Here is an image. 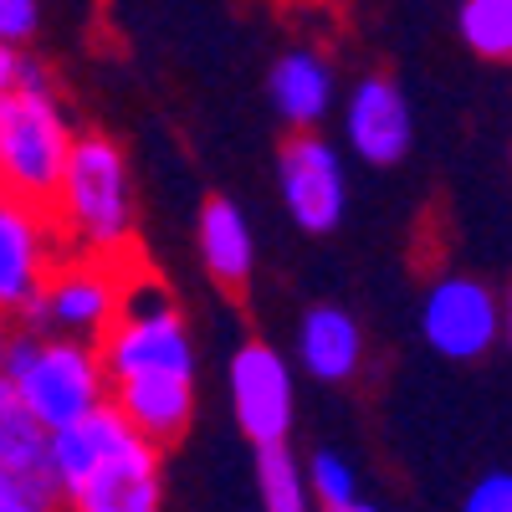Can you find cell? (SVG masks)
<instances>
[{
    "label": "cell",
    "instance_id": "cell-6",
    "mask_svg": "<svg viewBox=\"0 0 512 512\" xmlns=\"http://www.w3.org/2000/svg\"><path fill=\"white\" fill-rule=\"evenodd\" d=\"M226 390H231L236 425L251 446H282L292 436V415H297L292 364L272 344H262V338L241 344L226 369Z\"/></svg>",
    "mask_w": 512,
    "mask_h": 512
},
{
    "label": "cell",
    "instance_id": "cell-19",
    "mask_svg": "<svg viewBox=\"0 0 512 512\" xmlns=\"http://www.w3.org/2000/svg\"><path fill=\"white\" fill-rule=\"evenodd\" d=\"M308 487H313V497H318L323 512L359 502V472L349 466V456H338V451H328V446H318V451L308 456Z\"/></svg>",
    "mask_w": 512,
    "mask_h": 512
},
{
    "label": "cell",
    "instance_id": "cell-13",
    "mask_svg": "<svg viewBox=\"0 0 512 512\" xmlns=\"http://www.w3.org/2000/svg\"><path fill=\"white\" fill-rule=\"evenodd\" d=\"M195 251H200V267L210 282L226 292H241L256 267V236H251L246 210L226 195H210L195 216Z\"/></svg>",
    "mask_w": 512,
    "mask_h": 512
},
{
    "label": "cell",
    "instance_id": "cell-4",
    "mask_svg": "<svg viewBox=\"0 0 512 512\" xmlns=\"http://www.w3.org/2000/svg\"><path fill=\"white\" fill-rule=\"evenodd\" d=\"M420 333L441 359H482L507 333V297L477 277H436L420 303Z\"/></svg>",
    "mask_w": 512,
    "mask_h": 512
},
{
    "label": "cell",
    "instance_id": "cell-2",
    "mask_svg": "<svg viewBox=\"0 0 512 512\" xmlns=\"http://www.w3.org/2000/svg\"><path fill=\"white\" fill-rule=\"evenodd\" d=\"M52 221L72 251L113 256V262L134 251V175L108 134H77L67 180L52 200Z\"/></svg>",
    "mask_w": 512,
    "mask_h": 512
},
{
    "label": "cell",
    "instance_id": "cell-18",
    "mask_svg": "<svg viewBox=\"0 0 512 512\" xmlns=\"http://www.w3.org/2000/svg\"><path fill=\"white\" fill-rule=\"evenodd\" d=\"M456 26L482 62H512V0H461Z\"/></svg>",
    "mask_w": 512,
    "mask_h": 512
},
{
    "label": "cell",
    "instance_id": "cell-9",
    "mask_svg": "<svg viewBox=\"0 0 512 512\" xmlns=\"http://www.w3.org/2000/svg\"><path fill=\"white\" fill-rule=\"evenodd\" d=\"M164 507V446L134 436L67 497V512H159Z\"/></svg>",
    "mask_w": 512,
    "mask_h": 512
},
{
    "label": "cell",
    "instance_id": "cell-1",
    "mask_svg": "<svg viewBox=\"0 0 512 512\" xmlns=\"http://www.w3.org/2000/svg\"><path fill=\"white\" fill-rule=\"evenodd\" d=\"M0 384L16 390L47 431H62L77 415L113 400L103 338H82V333L16 328L6 338V354H0Z\"/></svg>",
    "mask_w": 512,
    "mask_h": 512
},
{
    "label": "cell",
    "instance_id": "cell-20",
    "mask_svg": "<svg viewBox=\"0 0 512 512\" xmlns=\"http://www.w3.org/2000/svg\"><path fill=\"white\" fill-rule=\"evenodd\" d=\"M11 88H52V72L36 57H26L21 47H11V41H0V93Z\"/></svg>",
    "mask_w": 512,
    "mask_h": 512
},
{
    "label": "cell",
    "instance_id": "cell-17",
    "mask_svg": "<svg viewBox=\"0 0 512 512\" xmlns=\"http://www.w3.org/2000/svg\"><path fill=\"white\" fill-rule=\"evenodd\" d=\"M256 492L262 512H313V487H308V461H297L292 446H256Z\"/></svg>",
    "mask_w": 512,
    "mask_h": 512
},
{
    "label": "cell",
    "instance_id": "cell-26",
    "mask_svg": "<svg viewBox=\"0 0 512 512\" xmlns=\"http://www.w3.org/2000/svg\"><path fill=\"white\" fill-rule=\"evenodd\" d=\"M507 297H512V287H507Z\"/></svg>",
    "mask_w": 512,
    "mask_h": 512
},
{
    "label": "cell",
    "instance_id": "cell-10",
    "mask_svg": "<svg viewBox=\"0 0 512 512\" xmlns=\"http://www.w3.org/2000/svg\"><path fill=\"white\" fill-rule=\"evenodd\" d=\"M344 139L349 149L384 169V164H400L410 154V139H415V123H410V103L400 93L395 77L384 72H369L354 82V93L344 103Z\"/></svg>",
    "mask_w": 512,
    "mask_h": 512
},
{
    "label": "cell",
    "instance_id": "cell-3",
    "mask_svg": "<svg viewBox=\"0 0 512 512\" xmlns=\"http://www.w3.org/2000/svg\"><path fill=\"white\" fill-rule=\"evenodd\" d=\"M77 134L72 118L57 103V88H11L0 93V180L6 195L52 210Z\"/></svg>",
    "mask_w": 512,
    "mask_h": 512
},
{
    "label": "cell",
    "instance_id": "cell-12",
    "mask_svg": "<svg viewBox=\"0 0 512 512\" xmlns=\"http://www.w3.org/2000/svg\"><path fill=\"white\" fill-rule=\"evenodd\" d=\"M113 405L134 420V431L175 446L195 420V374H139L113 384Z\"/></svg>",
    "mask_w": 512,
    "mask_h": 512
},
{
    "label": "cell",
    "instance_id": "cell-8",
    "mask_svg": "<svg viewBox=\"0 0 512 512\" xmlns=\"http://www.w3.org/2000/svg\"><path fill=\"white\" fill-rule=\"evenodd\" d=\"M123 282H128V272H118L113 256L77 251V256H67V262H57V272H52V282H47L57 333L103 338V333L118 323Z\"/></svg>",
    "mask_w": 512,
    "mask_h": 512
},
{
    "label": "cell",
    "instance_id": "cell-22",
    "mask_svg": "<svg viewBox=\"0 0 512 512\" xmlns=\"http://www.w3.org/2000/svg\"><path fill=\"white\" fill-rule=\"evenodd\" d=\"M36 26H41V0H0V41L21 47L36 36Z\"/></svg>",
    "mask_w": 512,
    "mask_h": 512
},
{
    "label": "cell",
    "instance_id": "cell-21",
    "mask_svg": "<svg viewBox=\"0 0 512 512\" xmlns=\"http://www.w3.org/2000/svg\"><path fill=\"white\" fill-rule=\"evenodd\" d=\"M461 512H512V472H487L461 497Z\"/></svg>",
    "mask_w": 512,
    "mask_h": 512
},
{
    "label": "cell",
    "instance_id": "cell-23",
    "mask_svg": "<svg viewBox=\"0 0 512 512\" xmlns=\"http://www.w3.org/2000/svg\"><path fill=\"white\" fill-rule=\"evenodd\" d=\"M0 512H67V497L31 492L21 482H0Z\"/></svg>",
    "mask_w": 512,
    "mask_h": 512
},
{
    "label": "cell",
    "instance_id": "cell-16",
    "mask_svg": "<svg viewBox=\"0 0 512 512\" xmlns=\"http://www.w3.org/2000/svg\"><path fill=\"white\" fill-rule=\"evenodd\" d=\"M267 98L287 128H318L333 108V67L318 52H287L267 72Z\"/></svg>",
    "mask_w": 512,
    "mask_h": 512
},
{
    "label": "cell",
    "instance_id": "cell-15",
    "mask_svg": "<svg viewBox=\"0 0 512 512\" xmlns=\"http://www.w3.org/2000/svg\"><path fill=\"white\" fill-rule=\"evenodd\" d=\"M0 482H21L31 492H57V482H52V431L26 410V400L16 390H6V384H0Z\"/></svg>",
    "mask_w": 512,
    "mask_h": 512
},
{
    "label": "cell",
    "instance_id": "cell-5",
    "mask_svg": "<svg viewBox=\"0 0 512 512\" xmlns=\"http://www.w3.org/2000/svg\"><path fill=\"white\" fill-rule=\"evenodd\" d=\"M277 185H282L287 216L308 236H328L344 221V205H349L344 159L313 128H292V139L277 149Z\"/></svg>",
    "mask_w": 512,
    "mask_h": 512
},
{
    "label": "cell",
    "instance_id": "cell-11",
    "mask_svg": "<svg viewBox=\"0 0 512 512\" xmlns=\"http://www.w3.org/2000/svg\"><path fill=\"white\" fill-rule=\"evenodd\" d=\"M134 436H139L134 420H128L113 400L88 410V415H77L72 425H62V431H52V482H57V492L72 497L118 446H128Z\"/></svg>",
    "mask_w": 512,
    "mask_h": 512
},
{
    "label": "cell",
    "instance_id": "cell-25",
    "mask_svg": "<svg viewBox=\"0 0 512 512\" xmlns=\"http://www.w3.org/2000/svg\"><path fill=\"white\" fill-rule=\"evenodd\" d=\"M502 338H507V349H512V297H507V333Z\"/></svg>",
    "mask_w": 512,
    "mask_h": 512
},
{
    "label": "cell",
    "instance_id": "cell-14",
    "mask_svg": "<svg viewBox=\"0 0 512 512\" xmlns=\"http://www.w3.org/2000/svg\"><path fill=\"white\" fill-rule=\"evenodd\" d=\"M297 364L323 384H344L364 364V328L349 308L318 303L297 323Z\"/></svg>",
    "mask_w": 512,
    "mask_h": 512
},
{
    "label": "cell",
    "instance_id": "cell-7",
    "mask_svg": "<svg viewBox=\"0 0 512 512\" xmlns=\"http://www.w3.org/2000/svg\"><path fill=\"white\" fill-rule=\"evenodd\" d=\"M57 221L52 210L26 205L16 195L0 200V308L11 318L31 303L36 292H47L57 272Z\"/></svg>",
    "mask_w": 512,
    "mask_h": 512
},
{
    "label": "cell",
    "instance_id": "cell-24",
    "mask_svg": "<svg viewBox=\"0 0 512 512\" xmlns=\"http://www.w3.org/2000/svg\"><path fill=\"white\" fill-rule=\"evenodd\" d=\"M333 512H379V507H374V502H364V497H359V502H349V507H333Z\"/></svg>",
    "mask_w": 512,
    "mask_h": 512
}]
</instances>
